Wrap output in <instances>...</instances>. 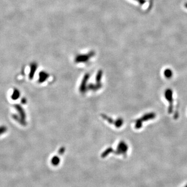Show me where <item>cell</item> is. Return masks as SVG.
Here are the masks:
<instances>
[{"instance_id": "obj_1", "label": "cell", "mask_w": 187, "mask_h": 187, "mask_svg": "<svg viewBox=\"0 0 187 187\" xmlns=\"http://www.w3.org/2000/svg\"><path fill=\"white\" fill-rule=\"evenodd\" d=\"M156 117V114L155 112H151L145 113L141 117L140 119L136 121V124H135L136 128L138 129L140 128L143 126V122H147L148 121L154 119Z\"/></svg>"}, {"instance_id": "obj_2", "label": "cell", "mask_w": 187, "mask_h": 187, "mask_svg": "<svg viewBox=\"0 0 187 187\" xmlns=\"http://www.w3.org/2000/svg\"><path fill=\"white\" fill-rule=\"evenodd\" d=\"M164 97L167 102H169V106L168 108V112L169 114H171L173 111V91L171 88H167L164 92Z\"/></svg>"}, {"instance_id": "obj_3", "label": "cell", "mask_w": 187, "mask_h": 187, "mask_svg": "<svg viewBox=\"0 0 187 187\" xmlns=\"http://www.w3.org/2000/svg\"><path fill=\"white\" fill-rule=\"evenodd\" d=\"M14 107L15 108L16 111L18 112V115L20 117L23 118V119H26V113L25 110L23 109V107L21 106L19 104H15L14 105Z\"/></svg>"}, {"instance_id": "obj_4", "label": "cell", "mask_w": 187, "mask_h": 187, "mask_svg": "<svg viewBox=\"0 0 187 187\" xmlns=\"http://www.w3.org/2000/svg\"><path fill=\"white\" fill-rule=\"evenodd\" d=\"M12 117L13 119L15 120L16 121L18 122L19 124L23 125V126H26L27 125V122H26L25 119H23L21 118L19 115L17 114H13L12 115Z\"/></svg>"}, {"instance_id": "obj_5", "label": "cell", "mask_w": 187, "mask_h": 187, "mask_svg": "<svg viewBox=\"0 0 187 187\" xmlns=\"http://www.w3.org/2000/svg\"><path fill=\"white\" fill-rule=\"evenodd\" d=\"M37 67H38V66L35 62H33L31 63V66H30V71L29 74V78H30V79H32V78H33Z\"/></svg>"}, {"instance_id": "obj_6", "label": "cell", "mask_w": 187, "mask_h": 187, "mask_svg": "<svg viewBox=\"0 0 187 187\" xmlns=\"http://www.w3.org/2000/svg\"><path fill=\"white\" fill-rule=\"evenodd\" d=\"M20 96V92L17 88H14L12 94L11 95V98L13 100H16L19 98Z\"/></svg>"}, {"instance_id": "obj_7", "label": "cell", "mask_w": 187, "mask_h": 187, "mask_svg": "<svg viewBox=\"0 0 187 187\" xmlns=\"http://www.w3.org/2000/svg\"><path fill=\"white\" fill-rule=\"evenodd\" d=\"M163 74L164 76L167 79L171 78L173 76V72L172 70L169 68H167L165 69L164 71Z\"/></svg>"}, {"instance_id": "obj_8", "label": "cell", "mask_w": 187, "mask_h": 187, "mask_svg": "<svg viewBox=\"0 0 187 187\" xmlns=\"http://www.w3.org/2000/svg\"><path fill=\"white\" fill-rule=\"evenodd\" d=\"M8 131V127L5 125L0 126V136L5 134Z\"/></svg>"}, {"instance_id": "obj_9", "label": "cell", "mask_w": 187, "mask_h": 187, "mask_svg": "<svg viewBox=\"0 0 187 187\" xmlns=\"http://www.w3.org/2000/svg\"><path fill=\"white\" fill-rule=\"evenodd\" d=\"M46 78V73L44 72H41L40 73V79H39V81L40 82H42L44 81V80Z\"/></svg>"}, {"instance_id": "obj_10", "label": "cell", "mask_w": 187, "mask_h": 187, "mask_svg": "<svg viewBox=\"0 0 187 187\" xmlns=\"http://www.w3.org/2000/svg\"><path fill=\"white\" fill-rule=\"evenodd\" d=\"M136 1H137L140 4V5H143L145 3V0H135Z\"/></svg>"}, {"instance_id": "obj_11", "label": "cell", "mask_w": 187, "mask_h": 187, "mask_svg": "<svg viewBox=\"0 0 187 187\" xmlns=\"http://www.w3.org/2000/svg\"><path fill=\"white\" fill-rule=\"evenodd\" d=\"M21 102L22 104H26V102H27V100H26V99L25 98H23L21 99Z\"/></svg>"}, {"instance_id": "obj_12", "label": "cell", "mask_w": 187, "mask_h": 187, "mask_svg": "<svg viewBox=\"0 0 187 187\" xmlns=\"http://www.w3.org/2000/svg\"><path fill=\"white\" fill-rule=\"evenodd\" d=\"M184 6L187 8V3H186L185 4H184Z\"/></svg>"}, {"instance_id": "obj_13", "label": "cell", "mask_w": 187, "mask_h": 187, "mask_svg": "<svg viewBox=\"0 0 187 187\" xmlns=\"http://www.w3.org/2000/svg\"><path fill=\"white\" fill-rule=\"evenodd\" d=\"M184 187H187V184H186V186H185Z\"/></svg>"}]
</instances>
